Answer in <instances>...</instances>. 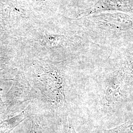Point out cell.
Segmentation results:
<instances>
[{
  "instance_id": "1",
  "label": "cell",
  "mask_w": 133,
  "mask_h": 133,
  "mask_svg": "<svg viewBox=\"0 0 133 133\" xmlns=\"http://www.w3.org/2000/svg\"><path fill=\"white\" fill-rule=\"evenodd\" d=\"M133 71L121 69L110 73L105 81V103L113 105L125 99L131 88Z\"/></svg>"
},
{
  "instance_id": "2",
  "label": "cell",
  "mask_w": 133,
  "mask_h": 133,
  "mask_svg": "<svg viewBox=\"0 0 133 133\" xmlns=\"http://www.w3.org/2000/svg\"><path fill=\"white\" fill-rule=\"evenodd\" d=\"M99 133H133V118L116 128L102 130Z\"/></svg>"
},
{
  "instance_id": "3",
  "label": "cell",
  "mask_w": 133,
  "mask_h": 133,
  "mask_svg": "<svg viewBox=\"0 0 133 133\" xmlns=\"http://www.w3.org/2000/svg\"><path fill=\"white\" fill-rule=\"evenodd\" d=\"M67 133H76L75 132V130H74V129L73 128V127H70L69 129V130H68V132Z\"/></svg>"
}]
</instances>
